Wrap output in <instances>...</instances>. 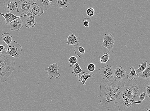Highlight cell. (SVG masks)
<instances>
[{"label":"cell","instance_id":"obj_1","mask_svg":"<svg viewBox=\"0 0 150 111\" xmlns=\"http://www.w3.org/2000/svg\"><path fill=\"white\" fill-rule=\"evenodd\" d=\"M145 92V86L141 79L134 78L125 82L117 103L118 110L120 111H137L139 106L135 102L140 100L139 95Z\"/></svg>","mask_w":150,"mask_h":111},{"label":"cell","instance_id":"obj_2","mask_svg":"<svg viewBox=\"0 0 150 111\" xmlns=\"http://www.w3.org/2000/svg\"><path fill=\"white\" fill-rule=\"evenodd\" d=\"M125 82L114 80L101 83L100 90L101 105L108 109L115 107L120 98Z\"/></svg>","mask_w":150,"mask_h":111},{"label":"cell","instance_id":"obj_3","mask_svg":"<svg viewBox=\"0 0 150 111\" xmlns=\"http://www.w3.org/2000/svg\"><path fill=\"white\" fill-rule=\"evenodd\" d=\"M14 58L7 54H0V85L6 82L15 67Z\"/></svg>","mask_w":150,"mask_h":111},{"label":"cell","instance_id":"obj_4","mask_svg":"<svg viewBox=\"0 0 150 111\" xmlns=\"http://www.w3.org/2000/svg\"><path fill=\"white\" fill-rule=\"evenodd\" d=\"M5 49L7 54L16 59L20 57L23 50L22 46L15 41H12L9 45H6Z\"/></svg>","mask_w":150,"mask_h":111},{"label":"cell","instance_id":"obj_5","mask_svg":"<svg viewBox=\"0 0 150 111\" xmlns=\"http://www.w3.org/2000/svg\"><path fill=\"white\" fill-rule=\"evenodd\" d=\"M115 69L113 66L107 65L100 68L99 73L105 81H112L115 80Z\"/></svg>","mask_w":150,"mask_h":111},{"label":"cell","instance_id":"obj_6","mask_svg":"<svg viewBox=\"0 0 150 111\" xmlns=\"http://www.w3.org/2000/svg\"><path fill=\"white\" fill-rule=\"evenodd\" d=\"M22 1L6 0L3 5V8L6 10V13L10 12L16 14L19 3Z\"/></svg>","mask_w":150,"mask_h":111},{"label":"cell","instance_id":"obj_7","mask_svg":"<svg viewBox=\"0 0 150 111\" xmlns=\"http://www.w3.org/2000/svg\"><path fill=\"white\" fill-rule=\"evenodd\" d=\"M59 66L58 63L50 64L48 68H45V70L47 71V73L48 75V78L50 79H53L54 77L56 78H59L60 77L61 74L58 73Z\"/></svg>","mask_w":150,"mask_h":111},{"label":"cell","instance_id":"obj_8","mask_svg":"<svg viewBox=\"0 0 150 111\" xmlns=\"http://www.w3.org/2000/svg\"><path fill=\"white\" fill-rule=\"evenodd\" d=\"M114 78L115 80L117 81H122L124 79H130L126 70L121 66L115 68Z\"/></svg>","mask_w":150,"mask_h":111},{"label":"cell","instance_id":"obj_9","mask_svg":"<svg viewBox=\"0 0 150 111\" xmlns=\"http://www.w3.org/2000/svg\"><path fill=\"white\" fill-rule=\"evenodd\" d=\"M115 39L114 37L110 33L105 34L103 38V41L102 43L103 46L110 51L113 49L114 46Z\"/></svg>","mask_w":150,"mask_h":111},{"label":"cell","instance_id":"obj_10","mask_svg":"<svg viewBox=\"0 0 150 111\" xmlns=\"http://www.w3.org/2000/svg\"><path fill=\"white\" fill-rule=\"evenodd\" d=\"M57 0H37L36 2L44 11H47L52 6L57 5Z\"/></svg>","mask_w":150,"mask_h":111},{"label":"cell","instance_id":"obj_11","mask_svg":"<svg viewBox=\"0 0 150 111\" xmlns=\"http://www.w3.org/2000/svg\"><path fill=\"white\" fill-rule=\"evenodd\" d=\"M32 4L30 1L22 0L19 3L17 12L19 13L21 15H23L29 11Z\"/></svg>","mask_w":150,"mask_h":111},{"label":"cell","instance_id":"obj_12","mask_svg":"<svg viewBox=\"0 0 150 111\" xmlns=\"http://www.w3.org/2000/svg\"><path fill=\"white\" fill-rule=\"evenodd\" d=\"M28 14L27 15L19 16H16L13 13L10 12L6 13V14L0 13V15L4 17L6 25H9L13 21L19 18H21L22 17L27 16L31 14L29 11L28 12Z\"/></svg>","mask_w":150,"mask_h":111},{"label":"cell","instance_id":"obj_13","mask_svg":"<svg viewBox=\"0 0 150 111\" xmlns=\"http://www.w3.org/2000/svg\"><path fill=\"white\" fill-rule=\"evenodd\" d=\"M11 24L10 30L16 32L21 29L24 26V23L20 18L13 21Z\"/></svg>","mask_w":150,"mask_h":111},{"label":"cell","instance_id":"obj_14","mask_svg":"<svg viewBox=\"0 0 150 111\" xmlns=\"http://www.w3.org/2000/svg\"><path fill=\"white\" fill-rule=\"evenodd\" d=\"M29 12L35 16H40L42 15L44 11H42L36 2H34L31 5Z\"/></svg>","mask_w":150,"mask_h":111},{"label":"cell","instance_id":"obj_15","mask_svg":"<svg viewBox=\"0 0 150 111\" xmlns=\"http://www.w3.org/2000/svg\"><path fill=\"white\" fill-rule=\"evenodd\" d=\"M95 78L94 75L92 74L90 72H83L79 74L78 76V81L82 83L83 85H86V82L90 78Z\"/></svg>","mask_w":150,"mask_h":111},{"label":"cell","instance_id":"obj_16","mask_svg":"<svg viewBox=\"0 0 150 111\" xmlns=\"http://www.w3.org/2000/svg\"><path fill=\"white\" fill-rule=\"evenodd\" d=\"M80 43V38L76 37L74 33H71L67 38L66 43L68 46L71 45L74 47L77 46Z\"/></svg>","mask_w":150,"mask_h":111},{"label":"cell","instance_id":"obj_17","mask_svg":"<svg viewBox=\"0 0 150 111\" xmlns=\"http://www.w3.org/2000/svg\"><path fill=\"white\" fill-rule=\"evenodd\" d=\"M27 16L25 19V27L27 28H33L37 23L35 19V16L31 14Z\"/></svg>","mask_w":150,"mask_h":111},{"label":"cell","instance_id":"obj_18","mask_svg":"<svg viewBox=\"0 0 150 111\" xmlns=\"http://www.w3.org/2000/svg\"><path fill=\"white\" fill-rule=\"evenodd\" d=\"M1 40L6 45H9L13 41V37L8 33H4L1 35Z\"/></svg>","mask_w":150,"mask_h":111},{"label":"cell","instance_id":"obj_19","mask_svg":"<svg viewBox=\"0 0 150 111\" xmlns=\"http://www.w3.org/2000/svg\"><path fill=\"white\" fill-rule=\"evenodd\" d=\"M70 67L72 68L73 71L72 73L74 74L76 77L83 71L78 62L74 65L71 64L70 65Z\"/></svg>","mask_w":150,"mask_h":111},{"label":"cell","instance_id":"obj_20","mask_svg":"<svg viewBox=\"0 0 150 111\" xmlns=\"http://www.w3.org/2000/svg\"><path fill=\"white\" fill-rule=\"evenodd\" d=\"M70 3L69 0H57V5L59 9H62L65 8H68Z\"/></svg>","mask_w":150,"mask_h":111},{"label":"cell","instance_id":"obj_21","mask_svg":"<svg viewBox=\"0 0 150 111\" xmlns=\"http://www.w3.org/2000/svg\"><path fill=\"white\" fill-rule=\"evenodd\" d=\"M110 52L109 51L107 53H103L102 56H100V63L103 64H106L107 62L109 61L110 57Z\"/></svg>","mask_w":150,"mask_h":111},{"label":"cell","instance_id":"obj_22","mask_svg":"<svg viewBox=\"0 0 150 111\" xmlns=\"http://www.w3.org/2000/svg\"><path fill=\"white\" fill-rule=\"evenodd\" d=\"M75 54L80 58H82L83 55L85 54V50L84 48L81 46L76 47L74 50Z\"/></svg>","mask_w":150,"mask_h":111},{"label":"cell","instance_id":"obj_23","mask_svg":"<svg viewBox=\"0 0 150 111\" xmlns=\"http://www.w3.org/2000/svg\"><path fill=\"white\" fill-rule=\"evenodd\" d=\"M150 65L149 64L145 70L142 72V73L139 75V77H140L144 79L149 78L150 76Z\"/></svg>","mask_w":150,"mask_h":111},{"label":"cell","instance_id":"obj_24","mask_svg":"<svg viewBox=\"0 0 150 111\" xmlns=\"http://www.w3.org/2000/svg\"><path fill=\"white\" fill-rule=\"evenodd\" d=\"M147 63V61H146L142 64L139 65L138 68L135 70L136 73H137V74L138 75L140 73L142 72L145 70V69L148 66Z\"/></svg>","mask_w":150,"mask_h":111},{"label":"cell","instance_id":"obj_25","mask_svg":"<svg viewBox=\"0 0 150 111\" xmlns=\"http://www.w3.org/2000/svg\"><path fill=\"white\" fill-rule=\"evenodd\" d=\"M131 71L130 74H128L130 80H132L134 78H138L139 77V75L136 73L134 67L132 66L130 68Z\"/></svg>","mask_w":150,"mask_h":111},{"label":"cell","instance_id":"obj_26","mask_svg":"<svg viewBox=\"0 0 150 111\" xmlns=\"http://www.w3.org/2000/svg\"><path fill=\"white\" fill-rule=\"evenodd\" d=\"M83 25L86 27H89L93 25V22L92 19L88 17L83 18Z\"/></svg>","mask_w":150,"mask_h":111},{"label":"cell","instance_id":"obj_27","mask_svg":"<svg viewBox=\"0 0 150 111\" xmlns=\"http://www.w3.org/2000/svg\"><path fill=\"white\" fill-rule=\"evenodd\" d=\"M95 9L92 8H90L87 9L86 11L87 15L89 16H92L95 14Z\"/></svg>","mask_w":150,"mask_h":111},{"label":"cell","instance_id":"obj_28","mask_svg":"<svg viewBox=\"0 0 150 111\" xmlns=\"http://www.w3.org/2000/svg\"><path fill=\"white\" fill-rule=\"evenodd\" d=\"M69 63L72 65H74L78 62L77 58L74 56H72L69 59Z\"/></svg>","mask_w":150,"mask_h":111},{"label":"cell","instance_id":"obj_29","mask_svg":"<svg viewBox=\"0 0 150 111\" xmlns=\"http://www.w3.org/2000/svg\"><path fill=\"white\" fill-rule=\"evenodd\" d=\"M96 69V66L93 63L89 64L88 66V69L89 71L93 72L95 71Z\"/></svg>","mask_w":150,"mask_h":111},{"label":"cell","instance_id":"obj_30","mask_svg":"<svg viewBox=\"0 0 150 111\" xmlns=\"http://www.w3.org/2000/svg\"><path fill=\"white\" fill-rule=\"evenodd\" d=\"M145 87V92L146 97H150V86L149 85H146Z\"/></svg>","mask_w":150,"mask_h":111},{"label":"cell","instance_id":"obj_31","mask_svg":"<svg viewBox=\"0 0 150 111\" xmlns=\"http://www.w3.org/2000/svg\"><path fill=\"white\" fill-rule=\"evenodd\" d=\"M146 95V92H143L140 93L139 95V100L142 102L145 99Z\"/></svg>","mask_w":150,"mask_h":111},{"label":"cell","instance_id":"obj_32","mask_svg":"<svg viewBox=\"0 0 150 111\" xmlns=\"http://www.w3.org/2000/svg\"><path fill=\"white\" fill-rule=\"evenodd\" d=\"M5 43L3 42V41H1V40H0V46H1V45L4 44ZM0 54H1V53H0Z\"/></svg>","mask_w":150,"mask_h":111},{"label":"cell","instance_id":"obj_33","mask_svg":"<svg viewBox=\"0 0 150 111\" xmlns=\"http://www.w3.org/2000/svg\"><path fill=\"white\" fill-rule=\"evenodd\" d=\"M30 1H33V2H36L37 0H30Z\"/></svg>","mask_w":150,"mask_h":111},{"label":"cell","instance_id":"obj_34","mask_svg":"<svg viewBox=\"0 0 150 111\" xmlns=\"http://www.w3.org/2000/svg\"><path fill=\"white\" fill-rule=\"evenodd\" d=\"M146 111H150V109L149 108H148L146 110Z\"/></svg>","mask_w":150,"mask_h":111}]
</instances>
